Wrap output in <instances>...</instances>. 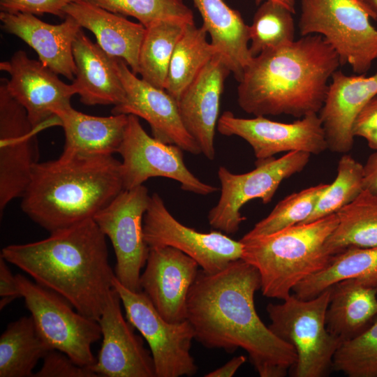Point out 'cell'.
Segmentation results:
<instances>
[{"label":"cell","mask_w":377,"mask_h":377,"mask_svg":"<svg viewBox=\"0 0 377 377\" xmlns=\"http://www.w3.org/2000/svg\"><path fill=\"white\" fill-rule=\"evenodd\" d=\"M260 287L257 269L242 259L214 273L200 269L187 297V320L205 347L241 348L260 377H284L297 354L258 315L254 296Z\"/></svg>","instance_id":"obj_1"},{"label":"cell","mask_w":377,"mask_h":377,"mask_svg":"<svg viewBox=\"0 0 377 377\" xmlns=\"http://www.w3.org/2000/svg\"><path fill=\"white\" fill-rule=\"evenodd\" d=\"M105 237L94 219H89L42 240L8 245L0 256L81 314L98 320L115 277Z\"/></svg>","instance_id":"obj_2"},{"label":"cell","mask_w":377,"mask_h":377,"mask_svg":"<svg viewBox=\"0 0 377 377\" xmlns=\"http://www.w3.org/2000/svg\"><path fill=\"white\" fill-rule=\"evenodd\" d=\"M340 66L338 54L322 36H301L253 57L239 82L238 104L256 117L319 113Z\"/></svg>","instance_id":"obj_3"},{"label":"cell","mask_w":377,"mask_h":377,"mask_svg":"<svg viewBox=\"0 0 377 377\" xmlns=\"http://www.w3.org/2000/svg\"><path fill=\"white\" fill-rule=\"evenodd\" d=\"M123 190L112 155L59 156L34 166L21 208L50 233L93 219Z\"/></svg>","instance_id":"obj_4"},{"label":"cell","mask_w":377,"mask_h":377,"mask_svg":"<svg viewBox=\"0 0 377 377\" xmlns=\"http://www.w3.org/2000/svg\"><path fill=\"white\" fill-rule=\"evenodd\" d=\"M337 223L335 213L268 235H244L242 259L257 269L263 295L283 300L297 284L327 267L334 256L325 242Z\"/></svg>","instance_id":"obj_5"},{"label":"cell","mask_w":377,"mask_h":377,"mask_svg":"<svg viewBox=\"0 0 377 377\" xmlns=\"http://www.w3.org/2000/svg\"><path fill=\"white\" fill-rule=\"evenodd\" d=\"M331 293L330 287L308 300L293 294L281 303H270L266 307L269 329L296 352L295 377H324L332 369L334 355L342 341L326 326Z\"/></svg>","instance_id":"obj_6"},{"label":"cell","mask_w":377,"mask_h":377,"mask_svg":"<svg viewBox=\"0 0 377 377\" xmlns=\"http://www.w3.org/2000/svg\"><path fill=\"white\" fill-rule=\"evenodd\" d=\"M360 0H300L301 36L318 34L333 47L341 66L365 74L377 60V29Z\"/></svg>","instance_id":"obj_7"},{"label":"cell","mask_w":377,"mask_h":377,"mask_svg":"<svg viewBox=\"0 0 377 377\" xmlns=\"http://www.w3.org/2000/svg\"><path fill=\"white\" fill-rule=\"evenodd\" d=\"M22 296L36 328L50 349L66 354L80 366L96 360L92 345L102 337L98 321L79 313L57 293L16 274Z\"/></svg>","instance_id":"obj_8"},{"label":"cell","mask_w":377,"mask_h":377,"mask_svg":"<svg viewBox=\"0 0 377 377\" xmlns=\"http://www.w3.org/2000/svg\"><path fill=\"white\" fill-rule=\"evenodd\" d=\"M113 288L118 293L128 321L147 341L153 358L156 377L191 376L196 374L190 350L195 332L186 319L166 321L143 291L134 292L116 278Z\"/></svg>","instance_id":"obj_9"},{"label":"cell","mask_w":377,"mask_h":377,"mask_svg":"<svg viewBox=\"0 0 377 377\" xmlns=\"http://www.w3.org/2000/svg\"><path fill=\"white\" fill-rule=\"evenodd\" d=\"M311 156L304 151H289L279 158L257 161L256 168L244 174H234L220 166L221 195L216 205L209 212V225L226 235L236 233L245 220L240 213L243 205L257 198L263 204L271 202L281 183L302 172Z\"/></svg>","instance_id":"obj_10"},{"label":"cell","mask_w":377,"mask_h":377,"mask_svg":"<svg viewBox=\"0 0 377 377\" xmlns=\"http://www.w3.org/2000/svg\"><path fill=\"white\" fill-rule=\"evenodd\" d=\"M150 196L143 184L123 190L93 218L112 243L117 260L116 278L134 292L141 291V269L149 250L144 239L143 219Z\"/></svg>","instance_id":"obj_11"},{"label":"cell","mask_w":377,"mask_h":377,"mask_svg":"<svg viewBox=\"0 0 377 377\" xmlns=\"http://www.w3.org/2000/svg\"><path fill=\"white\" fill-rule=\"evenodd\" d=\"M182 149L149 136L138 117L128 114V123L118 150L122 157L121 174L124 190L142 185L151 177H165L178 182L184 191L207 195L219 189L204 183L186 166Z\"/></svg>","instance_id":"obj_12"},{"label":"cell","mask_w":377,"mask_h":377,"mask_svg":"<svg viewBox=\"0 0 377 377\" xmlns=\"http://www.w3.org/2000/svg\"><path fill=\"white\" fill-rule=\"evenodd\" d=\"M144 239L149 247H174L195 260L209 273L242 259V244L221 231L200 232L178 221L156 193L150 196L143 219Z\"/></svg>","instance_id":"obj_13"},{"label":"cell","mask_w":377,"mask_h":377,"mask_svg":"<svg viewBox=\"0 0 377 377\" xmlns=\"http://www.w3.org/2000/svg\"><path fill=\"white\" fill-rule=\"evenodd\" d=\"M0 212L22 198L38 162L37 130L27 110L9 93L5 78L0 80Z\"/></svg>","instance_id":"obj_14"},{"label":"cell","mask_w":377,"mask_h":377,"mask_svg":"<svg viewBox=\"0 0 377 377\" xmlns=\"http://www.w3.org/2000/svg\"><path fill=\"white\" fill-rule=\"evenodd\" d=\"M217 130L222 135H237L246 140L257 161L286 151L318 155L328 149L318 113L309 114L292 123H283L263 116L236 117L232 112L225 111L219 118Z\"/></svg>","instance_id":"obj_15"},{"label":"cell","mask_w":377,"mask_h":377,"mask_svg":"<svg viewBox=\"0 0 377 377\" xmlns=\"http://www.w3.org/2000/svg\"><path fill=\"white\" fill-rule=\"evenodd\" d=\"M0 69L9 73L5 78L11 96L27 110L38 132L51 126H61L57 113L70 106L76 94L68 84L39 60L30 59L23 50L15 52L8 61L0 63Z\"/></svg>","instance_id":"obj_16"},{"label":"cell","mask_w":377,"mask_h":377,"mask_svg":"<svg viewBox=\"0 0 377 377\" xmlns=\"http://www.w3.org/2000/svg\"><path fill=\"white\" fill-rule=\"evenodd\" d=\"M117 68L125 97L114 106L112 113L141 117L149 124L155 139L193 155L202 154L182 122L177 101L165 89L138 78L123 59L117 58Z\"/></svg>","instance_id":"obj_17"},{"label":"cell","mask_w":377,"mask_h":377,"mask_svg":"<svg viewBox=\"0 0 377 377\" xmlns=\"http://www.w3.org/2000/svg\"><path fill=\"white\" fill-rule=\"evenodd\" d=\"M121 304L113 288L98 320L103 340L96 362L90 368L98 376L156 377L151 352L124 318Z\"/></svg>","instance_id":"obj_18"},{"label":"cell","mask_w":377,"mask_h":377,"mask_svg":"<svg viewBox=\"0 0 377 377\" xmlns=\"http://www.w3.org/2000/svg\"><path fill=\"white\" fill-rule=\"evenodd\" d=\"M140 286L159 314L169 323L187 319V297L199 265L168 246L149 247Z\"/></svg>","instance_id":"obj_19"},{"label":"cell","mask_w":377,"mask_h":377,"mask_svg":"<svg viewBox=\"0 0 377 377\" xmlns=\"http://www.w3.org/2000/svg\"><path fill=\"white\" fill-rule=\"evenodd\" d=\"M230 70L216 54L177 101L182 122L209 160L215 157L214 135L221 97Z\"/></svg>","instance_id":"obj_20"},{"label":"cell","mask_w":377,"mask_h":377,"mask_svg":"<svg viewBox=\"0 0 377 377\" xmlns=\"http://www.w3.org/2000/svg\"><path fill=\"white\" fill-rule=\"evenodd\" d=\"M377 94V73L348 75L337 70L332 76L327 94L319 112L327 143L333 152L352 149L353 126L360 111Z\"/></svg>","instance_id":"obj_21"},{"label":"cell","mask_w":377,"mask_h":377,"mask_svg":"<svg viewBox=\"0 0 377 377\" xmlns=\"http://www.w3.org/2000/svg\"><path fill=\"white\" fill-rule=\"evenodd\" d=\"M2 29L22 39L34 49L38 60L57 73L73 80L75 64L73 44L82 29L79 23L66 15L58 24L46 23L27 13H0Z\"/></svg>","instance_id":"obj_22"},{"label":"cell","mask_w":377,"mask_h":377,"mask_svg":"<svg viewBox=\"0 0 377 377\" xmlns=\"http://www.w3.org/2000/svg\"><path fill=\"white\" fill-rule=\"evenodd\" d=\"M75 64L73 86L86 105L121 103L125 91L118 74L117 58L93 43L81 29L73 44Z\"/></svg>","instance_id":"obj_23"},{"label":"cell","mask_w":377,"mask_h":377,"mask_svg":"<svg viewBox=\"0 0 377 377\" xmlns=\"http://www.w3.org/2000/svg\"><path fill=\"white\" fill-rule=\"evenodd\" d=\"M65 15L74 18L94 34L96 43L108 54L123 59L138 74V59L145 27L84 0H75L64 8Z\"/></svg>","instance_id":"obj_24"},{"label":"cell","mask_w":377,"mask_h":377,"mask_svg":"<svg viewBox=\"0 0 377 377\" xmlns=\"http://www.w3.org/2000/svg\"><path fill=\"white\" fill-rule=\"evenodd\" d=\"M331 288L327 329L341 341L353 339L377 316V279L372 274L351 277Z\"/></svg>","instance_id":"obj_25"},{"label":"cell","mask_w":377,"mask_h":377,"mask_svg":"<svg viewBox=\"0 0 377 377\" xmlns=\"http://www.w3.org/2000/svg\"><path fill=\"white\" fill-rule=\"evenodd\" d=\"M64 133L60 156H107L117 153L128 123V114L97 117L70 106L57 113Z\"/></svg>","instance_id":"obj_26"},{"label":"cell","mask_w":377,"mask_h":377,"mask_svg":"<svg viewBox=\"0 0 377 377\" xmlns=\"http://www.w3.org/2000/svg\"><path fill=\"white\" fill-rule=\"evenodd\" d=\"M202 18L211 43L239 82L253 57L249 50V25L240 13L223 0H192Z\"/></svg>","instance_id":"obj_27"},{"label":"cell","mask_w":377,"mask_h":377,"mask_svg":"<svg viewBox=\"0 0 377 377\" xmlns=\"http://www.w3.org/2000/svg\"><path fill=\"white\" fill-rule=\"evenodd\" d=\"M337 214V226L325 242L330 255L350 247L377 246V193L364 189Z\"/></svg>","instance_id":"obj_28"},{"label":"cell","mask_w":377,"mask_h":377,"mask_svg":"<svg viewBox=\"0 0 377 377\" xmlns=\"http://www.w3.org/2000/svg\"><path fill=\"white\" fill-rule=\"evenodd\" d=\"M52 349L39 335L31 316L9 323L0 337V377H32Z\"/></svg>","instance_id":"obj_29"},{"label":"cell","mask_w":377,"mask_h":377,"mask_svg":"<svg viewBox=\"0 0 377 377\" xmlns=\"http://www.w3.org/2000/svg\"><path fill=\"white\" fill-rule=\"evenodd\" d=\"M202 26L188 24L175 47L164 89L177 101L184 89L218 52ZM219 54V53H218Z\"/></svg>","instance_id":"obj_30"},{"label":"cell","mask_w":377,"mask_h":377,"mask_svg":"<svg viewBox=\"0 0 377 377\" xmlns=\"http://www.w3.org/2000/svg\"><path fill=\"white\" fill-rule=\"evenodd\" d=\"M187 24L164 20L145 27L138 59V74L142 80L164 89L175 47Z\"/></svg>","instance_id":"obj_31"},{"label":"cell","mask_w":377,"mask_h":377,"mask_svg":"<svg viewBox=\"0 0 377 377\" xmlns=\"http://www.w3.org/2000/svg\"><path fill=\"white\" fill-rule=\"evenodd\" d=\"M377 274V246L350 247L334 255L327 267L309 276L293 290L302 300L313 298L343 279Z\"/></svg>","instance_id":"obj_32"},{"label":"cell","mask_w":377,"mask_h":377,"mask_svg":"<svg viewBox=\"0 0 377 377\" xmlns=\"http://www.w3.org/2000/svg\"><path fill=\"white\" fill-rule=\"evenodd\" d=\"M293 14L275 1L265 0L260 4L249 25V50L253 57L295 40Z\"/></svg>","instance_id":"obj_33"},{"label":"cell","mask_w":377,"mask_h":377,"mask_svg":"<svg viewBox=\"0 0 377 377\" xmlns=\"http://www.w3.org/2000/svg\"><path fill=\"white\" fill-rule=\"evenodd\" d=\"M364 189V165L344 154L338 162L335 179L328 184L318 198L313 211L303 223L337 213L354 200Z\"/></svg>","instance_id":"obj_34"},{"label":"cell","mask_w":377,"mask_h":377,"mask_svg":"<svg viewBox=\"0 0 377 377\" xmlns=\"http://www.w3.org/2000/svg\"><path fill=\"white\" fill-rule=\"evenodd\" d=\"M110 12L131 16L145 27L158 21L195 24L191 10L182 0H84Z\"/></svg>","instance_id":"obj_35"},{"label":"cell","mask_w":377,"mask_h":377,"mask_svg":"<svg viewBox=\"0 0 377 377\" xmlns=\"http://www.w3.org/2000/svg\"><path fill=\"white\" fill-rule=\"evenodd\" d=\"M327 186L328 184L320 183L286 196L246 235H268L304 222Z\"/></svg>","instance_id":"obj_36"},{"label":"cell","mask_w":377,"mask_h":377,"mask_svg":"<svg viewBox=\"0 0 377 377\" xmlns=\"http://www.w3.org/2000/svg\"><path fill=\"white\" fill-rule=\"evenodd\" d=\"M332 369L348 377H377V316L361 334L341 343Z\"/></svg>","instance_id":"obj_37"},{"label":"cell","mask_w":377,"mask_h":377,"mask_svg":"<svg viewBox=\"0 0 377 377\" xmlns=\"http://www.w3.org/2000/svg\"><path fill=\"white\" fill-rule=\"evenodd\" d=\"M43 365L35 377H97L90 367L75 363L66 354L50 350L43 357Z\"/></svg>","instance_id":"obj_38"},{"label":"cell","mask_w":377,"mask_h":377,"mask_svg":"<svg viewBox=\"0 0 377 377\" xmlns=\"http://www.w3.org/2000/svg\"><path fill=\"white\" fill-rule=\"evenodd\" d=\"M75 0H0L1 12L41 15L48 13L65 18L64 8Z\"/></svg>","instance_id":"obj_39"},{"label":"cell","mask_w":377,"mask_h":377,"mask_svg":"<svg viewBox=\"0 0 377 377\" xmlns=\"http://www.w3.org/2000/svg\"><path fill=\"white\" fill-rule=\"evenodd\" d=\"M353 133L363 138L368 146L377 151V94L371 98L356 117Z\"/></svg>","instance_id":"obj_40"},{"label":"cell","mask_w":377,"mask_h":377,"mask_svg":"<svg viewBox=\"0 0 377 377\" xmlns=\"http://www.w3.org/2000/svg\"><path fill=\"white\" fill-rule=\"evenodd\" d=\"M6 260L0 256V309L18 297H22L16 276L8 268Z\"/></svg>","instance_id":"obj_41"},{"label":"cell","mask_w":377,"mask_h":377,"mask_svg":"<svg viewBox=\"0 0 377 377\" xmlns=\"http://www.w3.org/2000/svg\"><path fill=\"white\" fill-rule=\"evenodd\" d=\"M364 188L377 193V151L372 153L364 165Z\"/></svg>","instance_id":"obj_42"},{"label":"cell","mask_w":377,"mask_h":377,"mask_svg":"<svg viewBox=\"0 0 377 377\" xmlns=\"http://www.w3.org/2000/svg\"><path fill=\"white\" fill-rule=\"evenodd\" d=\"M246 361L244 355L234 357L222 367L207 374L205 377H231Z\"/></svg>","instance_id":"obj_43"},{"label":"cell","mask_w":377,"mask_h":377,"mask_svg":"<svg viewBox=\"0 0 377 377\" xmlns=\"http://www.w3.org/2000/svg\"><path fill=\"white\" fill-rule=\"evenodd\" d=\"M368 12L371 19L377 20V0H360Z\"/></svg>","instance_id":"obj_44"},{"label":"cell","mask_w":377,"mask_h":377,"mask_svg":"<svg viewBox=\"0 0 377 377\" xmlns=\"http://www.w3.org/2000/svg\"><path fill=\"white\" fill-rule=\"evenodd\" d=\"M265 0H255L256 4L259 5ZM279 2L288 8L293 13H295V0H272Z\"/></svg>","instance_id":"obj_45"}]
</instances>
